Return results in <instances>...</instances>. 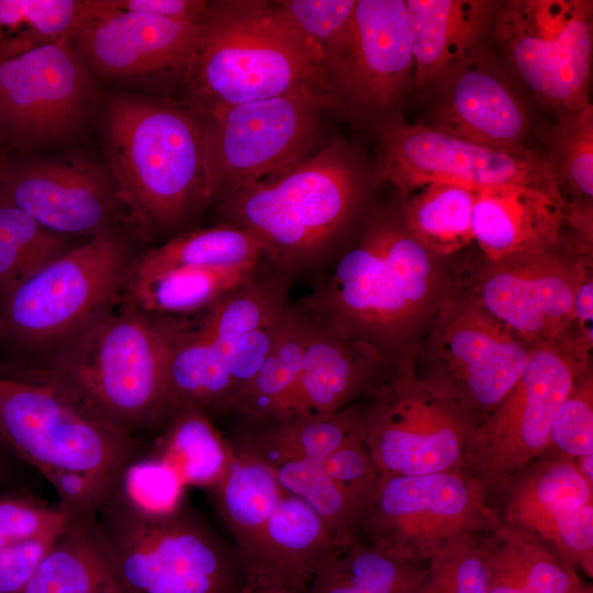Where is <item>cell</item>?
Here are the masks:
<instances>
[{"label": "cell", "mask_w": 593, "mask_h": 593, "mask_svg": "<svg viewBox=\"0 0 593 593\" xmlns=\"http://www.w3.org/2000/svg\"><path fill=\"white\" fill-rule=\"evenodd\" d=\"M210 490L235 550L265 525L287 494L272 469L234 452L224 474Z\"/></svg>", "instance_id": "35"}, {"label": "cell", "mask_w": 593, "mask_h": 593, "mask_svg": "<svg viewBox=\"0 0 593 593\" xmlns=\"http://www.w3.org/2000/svg\"><path fill=\"white\" fill-rule=\"evenodd\" d=\"M490 40L517 81L558 118L591 104L593 1H501Z\"/></svg>", "instance_id": "11"}, {"label": "cell", "mask_w": 593, "mask_h": 593, "mask_svg": "<svg viewBox=\"0 0 593 593\" xmlns=\"http://www.w3.org/2000/svg\"><path fill=\"white\" fill-rule=\"evenodd\" d=\"M283 490L303 500L345 544L362 540L363 512L322 469L318 461H298L272 469Z\"/></svg>", "instance_id": "40"}, {"label": "cell", "mask_w": 593, "mask_h": 593, "mask_svg": "<svg viewBox=\"0 0 593 593\" xmlns=\"http://www.w3.org/2000/svg\"><path fill=\"white\" fill-rule=\"evenodd\" d=\"M533 347L456 290L419 339L411 368L479 429L521 378Z\"/></svg>", "instance_id": "9"}, {"label": "cell", "mask_w": 593, "mask_h": 593, "mask_svg": "<svg viewBox=\"0 0 593 593\" xmlns=\"http://www.w3.org/2000/svg\"><path fill=\"white\" fill-rule=\"evenodd\" d=\"M69 515L33 493L14 491L0 494V550L34 538L57 535Z\"/></svg>", "instance_id": "45"}, {"label": "cell", "mask_w": 593, "mask_h": 593, "mask_svg": "<svg viewBox=\"0 0 593 593\" xmlns=\"http://www.w3.org/2000/svg\"><path fill=\"white\" fill-rule=\"evenodd\" d=\"M71 239L45 228L21 209L0 200V300L74 247Z\"/></svg>", "instance_id": "39"}, {"label": "cell", "mask_w": 593, "mask_h": 593, "mask_svg": "<svg viewBox=\"0 0 593 593\" xmlns=\"http://www.w3.org/2000/svg\"><path fill=\"white\" fill-rule=\"evenodd\" d=\"M378 183L394 187L400 198L432 182L473 190L524 184L557 191L544 154L484 146L437 131L423 122L409 123L396 113L378 126Z\"/></svg>", "instance_id": "16"}, {"label": "cell", "mask_w": 593, "mask_h": 593, "mask_svg": "<svg viewBox=\"0 0 593 593\" xmlns=\"http://www.w3.org/2000/svg\"><path fill=\"white\" fill-rule=\"evenodd\" d=\"M296 310L307 326L301 372L281 413L269 418L329 417L367 398L392 368L367 345Z\"/></svg>", "instance_id": "24"}, {"label": "cell", "mask_w": 593, "mask_h": 593, "mask_svg": "<svg viewBox=\"0 0 593 593\" xmlns=\"http://www.w3.org/2000/svg\"><path fill=\"white\" fill-rule=\"evenodd\" d=\"M363 399L325 418H233V452L270 469L298 461L321 462L361 433Z\"/></svg>", "instance_id": "27"}, {"label": "cell", "mask_w": 593, "mask_h": 593, "mask_svg": "<svg viewBox=\"0 0 593 593\" xmlns=\"http://www.w3.org/2000/svg\"><path fill=\"white\" fill-rule=\"evenodd\" d=\"M307 326L291 304L277 340L257 372L219 407L214 416L269 418L278 416L299 379Z\"/></svg>", "instance_id": "30"}, {"label": "cell", "mask_w": 593, "mask_h": 593, "mask_svg": "<svg viewBox=\"0 0 593 593\" xmlns=\"http://www.w3.org/2000/svg\"><path fill=\"white\" fill-rule=\"evenodd\" d=\"M356 1L277 0L272 4L278 14L311 47L323 69L347 35Z\"/></svg>", "instance_id": "42"}, {"label": "cell", "mask_w": 593, "mask_h": 593, "mask_svg": "<svg viewBox=\"0 0 593 593\" xmlns=\"http://www.w3.org/2000/svg\"><path fill=\"white\" fill-rule=\"evenodd\" d=\"M94 76L71 38L0 61V136L40 148L81 136L97 107Z\"/></svg>", "instance_id": "17"}, {"label": "cell", "mask_w": 593, "mask_h": 593, "mask_svg": "<svg viewBox=\"0 0 593 593\" xmlns=\"http://www.w3.org/2000/svg\"><path fill=\"white\" fill-rule=\"evenodd\" d=\"M122 593H244L232 541L189 503L141 515L112 496L96 513Z\"/></svg>", "instance_id": "8"}, {"label": "cell", "mask_w": 593, "mask_h": 593, "mask_svg": "<svg viewBox=\"0 0 593 593\" xmlns=\"http://www.w3.org/2000/svg\"><path fill=\"white\" fill-rule=\"evenodd\" d=\"M336 110L377 126L413 88L405 0H357L343 43L324 65Z\"/></svg>", "instance_id": "18"}, {"label": "cell", "mask_w": 593, "mask_h": 593, "mask_svg": "<svg viewBox=\"0 0 593 593\" xmlns=\"http://www.w3.org/2000/svg\"><path fill=\"white\" fill-rule=\"evenodd\" d=\"M175 318L122 305L52 353L25 381L47 382L134 436L157 428Z\"/></svg>", "instance_id": "4"}, {"label": "cell", "mask_w": 593, "mask_h": 593, "mask_svg": "<svg viewBox=\"0 0 593 593\" xmlns=\"http://www.w3.org/2000/svg\"><path fill=\"white\" fill-rule=\"evenodd\" d=\"M184 489L168 463L141 446L122 469L109 495L141 515L155 517L182 505Z\"/></svg>", "instance_id": "41"}, {"label": "cell", "mask_w": 593, "mask_h": 593, "mask_svg": "<svg viewBox=\"0 0 593 593\" xmlns=\"http://www.w3.org/2000/svg\"><path fill=\"white\" fill-rule=\"evenodd\" d=\"M23 593H122L96 515L69 516Z\"/></svg>", "instance_id": "28"}, {"label": "cell", "mask_w": 593, "mask_h": 593, "mask_svg": "<svg viewBox=\"0 0 593 593\" xmlns=\"http://www.w3.org/2000/svg\"><path fill=\"white\" fill-rule=\"evenodd\" d=\"M244 593H259V592H256V591H251V590L245 589Z\"/></svg>", "instance_id": "54"}, {"label": "cell", "mask_w": 593, "mask_h": 593, "mask_svg": "<svg viewBox=\"0 0 593 593\" xmlns=\"http://www.w3.org/2000/svg\"><path fill=\"white\" fill-rule=\"evenodd\" d=\"M489 495L466 471L381 474L363 514L362 540L427 563L452 539L485 534L502 523Z\"/></svg>", "instance_id": "14"}, {"label": "cell", "mask_w": 593, "mask_h": 593, "mask_svg": "<svg viewBox=\"0 0 593 593\" xmlns=\"http://www.w3.org/2000/svg\"><path fill=\"white\" fill-rule=\"evenodd\" d=\"M488 560L529 593H593L577 570L533 535L501 523L482 535Z\"/></svg>", "instance_id": "36"}, {"label": "cell", "mask_w": 593, "mask_h": 593, "mask_svg": "<svg viewBox=\"0 0 593 593\" xmlns=\"http://www.w3.org/2000/svg\"><path fill=\"white\" fill-rule=\"evenodd\" d=\"M544 154L564 202L593 206V107L558 118Z\"/></svg>", "instance_id": "38"}, {"label": "cell", "mask_w": 593, "mask_h": 593, "mask_svg": "<svg viewBox=\"0 0 593 593\" xmlns=\"http://www.w3.org/2000/svg\"><path fill=\"white\" fill-rule=\"evenodd\" d=\"M361 430L381 474L419 475L465 471L478 427L416 379L410 361L391 369L363 399Z\"/></svg>", "instance_id": "13"}, {"label": "cell", "mask_w": 593, "mask_h": 593, "mask_svg": "<svg viewBox=\"0 0 593 593\" xmlns=\"http://www.w3.org/2000/svg\"><path fill=\"white\" fill-rule=\"evenodd\" d=\"M321 466L325 473L358 503L365 514L376 493L381 473L363 441L362 430L325 457Z\"/></svg>", "instance_id": "46"}, {"label": "cell", "mask_w": 593, "mask_h": 593, "mask_svg": "<svg viewBox=\"0 0 593 593\" xmlns=\"http://www.w3.org/2000/svg\"><path fill=\"white\" fill-rule=\"evenodd\" d=\"M545 455L571 460L593 455V371H585L559 405Z\"/></svg>", "instance_id": "44"}, {"label": "cell", "mask_w": 593, "mask_h": 593, "mask_svg": "<svg viewBox=\"0 0 593 593\" xmlns=\"http://www.w3.org/2000/svg\"><path fill=\"white\" fill-rule=\"evenodd\" d=\"M584 256L563 244L497 260L471 255L456 262V290L529 345L553 343L574 333V293Z\"/></svg>", "instance_id": "15"}, {"label": "cell", "mask_w": 593, "mask_h": 593, "mask_svg": "<svg viewBox=\"0 0 593 593\" xmlns=\"http://www.w3.org/2000/svg\"><path fill=\"white\" fill-rule=\"evenodd\" d=\"M378 183L361 155L340 138L294 166L246 184L216 203L220 222L251 232L265 262L294 280L324 269L369 210Z\"/></svg>", "instance_id": "2"}, {"label": "cell", "mask_w": 593, "mask_h": 593, "mask_svg": "<svg viewBox=\"0 0 593 593\" xmlns=\"http://www.w3.org/2000/svg\"><path fill=\"white\" fill-rule=\"evenodd\" d=\"M328 110L329 93L307 90L200 114L208 204L312 155Z\"/></svg>", "instance_id": "10"}, {"label": "cell", "mask_w": 593, "mask_h": 593, "mask_svg": "<svg viewBox=\"0 0 593 593\" xmlns=\"http://www.w3.org/2000/svg\"><path fill=\"white\" fill-rule=\"evenodd\" d=\"M264 264L240 268L176 267L147 275L130 273L120 301L124 306L163 317L200 313L249 281Z\"/></svg>", "instance_id": "29"}, {"label": "cell", "mask_w": 593, "mask_h": 593, "mask_svg": "<svg viewBox=\"0 0 593 593\" xmlns=\"http://www.w3.org/2000/svg\"><path fill=\"white\" fill-rule=\"evenodd\" d=\"M102 144L126 221L139 237L179 228L208 205L203 121L187 103L114 93L105 102Z\"/></svg>", "instance_id": "3"}, {"label": "cell", "mask_w": 593, "mask_h": 593, "mask_svg": "<svg viewBox=\"0 0 593 593\" xmlns=\"http://www.w3.org/2000/svg\"><path fill=\"white\" fill-rule=\"evenodd\" d=\"M574 462L583 478L593 485V455L580 457Z\"/></svg>", "instance_id": "52"}, {"label": "cell", "mask_w": 593, "mask_h": 593, "mask_svg": "<svg viewBox=\"0 0 593 593\" xmlns=\"http://www.w3.org/2000/svg\"><path fill=\"white\" fill-rule=\"evenodd\" d=\"M592 348L577 334L535 345L518 381L477 430L465 471L499 492L548 448L555 414L592 368Z\"/></svg>", "instance_id": "12"}, {"label": "cell", "mask_w": 593, "mask_h": 593, "mask_svg": "<svg viewBox=\"0 0 593 593\" xmlns=\"http://www.w3.org/2000/svg\"><path fill=\"white\" fill-rule=\"evenodd\" d=\"M501 1L405 0L414 58L413 88L426 89L491 37Z\"/></svg>", "instance_id": "26"}, {"label": "cell", "mask_w": 593, "mask_h": 593, "mask_svg": "<svg viewBox=\"0 0 593 593\" xmlns=\"http://www.w3.org/2000/svg\"><path fill=\"white\" fill-rule=\"evenodd\" d=\"M198 23L113 10L100 0H86L71 41L94 78L139 83L174 75L182 81Z\"/></svg>", "instance_id": "20"}, {"label": "cell", "mask_w": 593, "mask_h": 593, "mask_svg": "<svg viewBox=\"0 0 593 593\" xmlns=\"http://www.w3.org/2000/svg\"><path fill=\"white\" fill-rule=\"evenodd\" d=\"M148 450L168 463L183 484L212 488L224 474L233 451L212 417L200 411H183L156 432Z\"/></svg>", "instance_id": "34"}, {"label": "cell", "mask_w": 593, "mask_h": 593, "mask_svg": "<svg viewBox=\"0 0 593 593\" xmlns=\"http://www.w3.org/2000/svg\"><path fill=\"white\" fill-rule=\"evenodd\" d=\"M451 258L424 248L406 230L399 202L369 208L324 268L302 313L374 350L389 367L411 361L443 303L456 291Z\"/></svg>", "instance_id": "1"}, {"label": "cell", "mask_w": 593, "mask_h": 593, "mask_svg": "<svg viewBox=\"0 0 593 593\" xmlns=\"http://www.w3.org/2000/svg\"><path fill=\"white\" fill-rule=\"evenodd\" d=\"M497 493L503 494L502 523L533 535L592 578L593 485L574 460L544 455Z\"/></svg>", "instance_id": "22"}, {"label": "cell", "mask_w": 593, "mask_h": 593, "mask_svg": "<svg viewBox=\"0 0 593 593\" xmlns=\"http://www.w3.org/2000/svg\"><path fill=\"white\" fill-rule=\"evenodd\" d=\"M573 331L593 349V256L580 264L573 303Z\"/></svg>", "instance_id": "49"}, {"label": "cell", "mask_w": 593, "mask_h": 593, "mask_svg": "<svg viewBox=\"0 0 593 593\" xmlns=\"http://www.w3.org/2000/svg\"><path fill=\"white\" fill-rule=\"evenodd\" d=\"M0 200L45 228L87 239L119 227L125 215L107 168L85 158H41L9 165Z\"/></svg>", "instance_id": "21"}, {"label": "cell", "mask_w": 593, "mask_h": 593, "mask_svg": "<svg viewBox=\"0 0 593 593\" xmlns=\"http://www.w3.org/2000/svg\"><path fill=\"white\" fill-rule=\"evenodd\" d=\"M264 262V247L251 232L220 222L186 231L158 247L138 253L130 273L147 275L176 267H257Z\"/></svg>", "instance_id": "31"}, {"label": "cell", "mask_w": 593, "mask_h": 593, "mask_svg": "<svg viewBox=\"0 0 593 593\" xmlns=\"http://www.w3.org/2000/svg\"><path fill=\"white\" fill-rule=\"evenodd\" d=\"M482 535H462L427 561L415 593H489V568Z\"/></svg>", "instance_id": "43"}, {"label": "cell", "mask_w": 593, "mask_h": 593, "mask_svg": "<svg viewBox=\"0 0 593 593\" xmlns=\"http://www.w3.org/2000/svg\"><path fill=\"white\" fill-rule=\"evenodd\" d=\"M110 9L166 18L180 21L199 22L208 1L205 0H100Z\"/></svg>", "instance_id": "48"}, {"label": "cell", "mask_w": 593, "mask_h": 593, "mask_svg": "<svg viewBox=\"0 0 593 593\" xmlns=\"http://www.w3.org/2000/svg\"><path fill=\"white\" fill-rule=\"evenodd\" d=\"M567 203L559 192L524 184L479 190L472 212L480 255L497 260L562 244Z\"/></svg>", "instance_id": "25"}, {"label": "cell", "mask_w": 593, "mask_h": 593, "mask_svg": "<svg viewBox=\"0 0 593 593\" xmlns=\"http://www.w3.org/2000/svg\"><path fill=\"white\" fill-rule=\"evenodd\" d=\"M479 190L432 182L400 198L409 233L427 250L450 258L474 243L472 212Z\"/></svg>", "instance_id": "33"}, {"label": "cell", "mask_w": 593, "mask_h": 593, "mask_svg": "<svg viewBox=\"0 0 593 593\" xmlns=\"http://www.w3.org/2000/svg\"><path fill=\"white\" fill-rule=\"evenodd\" d=\"M33 473L34 470L0 437V494L27 490Z\"/></svg>", "instance_id": "50"}, {"label": "cell", "mask_w": 593, "mask_h": 593, "mask_svg": "<svg viewBox=\"0 0 593 593\" xmlns=\"http://www.w3.org/2000/svg\"><path fill=\"white\" fill-rule=\"evenodd\" d=\"M346 545L303 500L287 493L265 525L236 552L246 589L303 593Z\"/></svg>", "instance_id": "23"}, {"label": "cell", "mask_w": 593, "mask_h": 593, "mask_svg": "<svg viewBox=\"0 0 593 593\" xmlns=\"http://www.w3.org/2000/svg\"><path fill=\"white\" fill-rule=\"evenodd\" d=\"M523 86L486 43L426 88L429 122L443 133L484 146L521 152L530 130Z\"/></svg>", "instance_id": "19"}, {"label": "cell", "mask_w": 593, "mask_h": 593, "mask_svg": "<svg viewBox=\"0 0 593 593\" xmlns=\"http://www.w3.org/2000/svg\"><path fill=\"white\" fill-rule=\"evenodd\" d=\"M86 0H0V61L71 38Z\"/></svg>", "instance_id": "37"}, {"label": "cell", "mask_w": 593, "mask_h": 593, "mask_svg": "<svg viewBox=\"0 0 593 593\" xmlns=\"http://www.w3.org/2000/svg\"><path fill=\"white\" fill-rule=\"evenodd\" d=\"M57 535L30 539L0 550V593H23Z\"/></svg>", "instance_id": "47"}, {"label": "cell", "mask_w": 593, "mask_h": 593, "mask_svg": "<svg viewBox=\"0 0 593 593\" xmlns=\"http://www.w3.org/2000/svg\"><path fill=\"white\" fill-rule=\"evenodd\" d=\"M9 165L10 164L7 160V155H5V144L2 137L0 136V182L2 181L4 177Z\"/></svg>", "instance_id": "53"}, {"label": "cell", "mask_w": 593, "mask_h": 593, "mask_svg": "<svg viewBox=\"0 0 593 593\" xmlns=\"http://www.w3.org/2000/svg\"><path fill=\"white\" fill-rule=\"evenodd\" d=\"M138 253L119 228L75 245L0 300V377L22 379L113 309Z\"/></svg>", "instance_id": "7"}, {"label": "cell", "mask_w": 593, "mask_h": 593, "mask_svg": "<svg viewBox=\"0 0 593 593\" xmlns=\"http://www.w3.org/2000/svg\"><path fill=\"white\" fill-rule=\"evenodd\" d=\"M0 437L53 488L69 516L96 515L142 446L54 385L3 377Z\"/></svg>", "instance_id": "6"}, {"label": "cell", "mask_w": 593, "mask_h": 593, "mask_svg": "<svg viewBox=\"0 0 593 593\" xmlns=\"http://www.w3.org/2000/svg\"><path fill=\"white\" fill-rule=\"evenodd\" d=\"M486 562L489 568V593H529L517 580L492 564L488 558Z\"/></svg>", "instance_id": "51"}, {"label": "cell", "mask_w": 593, "mask_h": 593, "mask_svg": "<svg viewBox=\"0 0 593 593\" xmlns=\"http://www.w3.org/2000/svg\"><path fill=\"white\" fill-rule=\"evenodd\" d=\"M426 571L427 563L360 540L344 546L303 593H415Z\"/></svg>", "instance_id": "32"}, {"label": "cell", "mask_w": 593, "mask_h": 593, "mask_svg": "<svg viewBox=\"0 0 593 593\" xmlns=\"http://www.w3.org/2000/svg\"><path fill=\"white\" fill-rule=\"evenodd\" d=\"M182 83L183 102L199 114L307 90L331 94L314 52L266 0L208 1Z\"/></svg>", "instance_id": "5"}]
</instances>
